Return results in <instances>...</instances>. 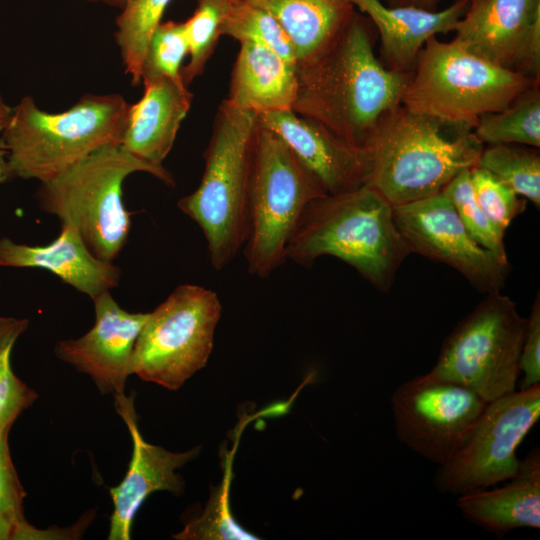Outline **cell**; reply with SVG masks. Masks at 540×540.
I'll return each instance as SVG.
<instances>
[{
  "instance_id": "1",
  "label": "cell",
  "mask_w": 540,
  "mask_h": 540,
  "mask_svg": "<svg viewBox=\"0 0 540 540\" xmlns=\"http://www.w3.org/2000/svg\"><path fill=\"white\" fill-rule=\"evenodd\" d=\"M374 26L355 12L337 40L297 65L292 110L363 147L380 118L401 104L412 74L388 69L374 53Z\"/></svg>"
},
{
  "instance_id": "36",
  "label": "cell",
  "mask_w": 540,
  "mask_h": 540,
  "mask_svg": "<svg viewBox=\"0 0 540 540\" xmlns=\"http://www.w3.org/2000/svg\"><path fill=\"white\" fill-rule=\"evenodd\" d=\"M440 0H387L388 6H412L429 11H436L437 4ZM454 1H467L473 0H454Z\"/></svg>"
},
{
  "instance_id": "6",
  "label": "cell",
  "mask_w": 540,
  "mask_h": 540,
  "mask_svg": "<svg viewBox=\"0 0 540 540\" xmlns=\"http://www.w3.org/2000/svg\"><path fill=\"white\" fill-rule=\"evenodd\" d=\"M257 126L258 115L224 99L204 152L201 181L177 203L200 227L215 270L230 264L244 244L247 189Z\"/></svg>"
},
{
  "instance_id": "18",
  "label": "cell",
  "mask_w": 540,
  "mask_h": 540,
  "mask_svg": "<svg viewBox=\"0 0 540 540\" xmlns=\"http://www.w3.org/2000/svg\"><path fill=\"white\" fill-rule=\"evenodd\" d=\"M0 266L49 271L91 300L117 287L121 276L117 265L92 254L78 230L69 223H61L59 235L46 245L1 238Z\"/></svg>"
},
{
  "instance_id": "10",
  "label": "cell",
  "mask_w": 540,
  "mask_h": 540,
  "mask_svg": "<svg viewBox=\"0 0 540 540\" xmlns=\"http://www.w3.org/2000/svg\"><path fill=\"white\" fill-rule=\"evenodd\" d=\"M222 304L208 288L182 284L148 313L132 355L140 379L178 390L204 368L214 345Z\"/></svg>"
},
{
  "instance_id": "11",
  "label": "cell",
  "mask_w": 540,
  "mask_h": 540,
  "mask_svg": "<svg viewBox=\"0 0 540 540\" xmlns=\"http://www.w3.org/2000/svg\"><path fill=\"white\" fill-rule=\"evenodd\" d=\"M540 418V384L488 402L467 440L435 474L443 493L466 494L513 477L516 449Z\"/></svg>"
},
{
  "instance_id": "17",
  "label": "cell",
  "mask_w": 540,
  "mask_h": 540,
  "mask_svg": "<svg viewBox=\"0 0 540 540\" xmlns=\"http://www.w3.org/2000/svg\"><path fill=\"white\" fill-rule=\"evenodd\" d=\"M114 399L115 409L131 435L133 452L125 477L110 489L113 512L108 539L129 540L134 517L150 494L182 493L184 482L176 471L197 456L198 448L176 453L146 442L137 425L133 397L123 393Z\"/></svg>"
},
{
  "instance_id": "16",
  "label": "cell",
  "mask_w": 540,
  "mask_h": 540,
  "mask_svg": "<svg viewBox=\"0 0 540 540\" xmlns=\"http://www.w3.org/2000/svg\"><path fill=\"white\" fill-rule=\"evenodd\" d=\"M258 125L283 140L326 194L367 184L370 159L366 149L348 142L318 121L289 109L259 115Z\"/></svg>"
},
{
  "instance_id": "39",
  "label": "cell",
  "mask_w": 540,
  "mask_h": 540,
  "mask_svg": "<svg viewBox=\"0 0 540 540\" xmlns=\"http://www.w3.org/2000/svg\"><path fill=\"white\" fill-rule=\"evenodd\" d=\"M10 178L7 161H6V151L0 140V183L5 182Z\"/></svg>"
},
{
  "instance_id": "33",
  "label": "cell",
  "mask_w": 540,
  "mask_h": 540,
  "mask_svg": "<svg viewBox=\"0 0 540 540\" xmlns=\"http://www.w3.org/2000/svg\"><path fill=\"white\" fill-rule=\"evenodd\" d=\"M476 200L489 219L502 231L526 209L527 200L483 167L470 169Z\"/></svg>"
},
{
  "instance_id": "24",
  "label": "cell",
  "mask_w": 540,
  "mask_h": 540,
  "mask_svg": "<svg viewBox=\"0 0 540 540\" xmlns=\"http://www.w3.org/2000/svg\"><path fill=\"white\" fill-rule=\"evenodd\" d=\"M472 131L483 144H519L539 148V84L526 90L508 107L482 115Z\"/></svg>"
},
{
  "instance_id": "14",
  "label": "cell",
  "mask_w": 540,
  "mask_h": 540,
  "mask_svg": "<svg viewBox=\"0 0 540 540\" xmlns=\"http://www.w3.org/2000/svg\"><path fill=\"white\" fill-rule=\"evenodd\" d=\"M453 32L468 51L539 80L540 0H473Z\"/></svg>"
},
{
  "instance_id": "4",
  "label": "cell",
  "mask_w": 540,
  "mask_h": 540,
  "mask_svg": "<svg viewBox=\"0 0 540 540\" xmlns=\"http://www.w3.org/2000/svg\"><path fill=\"white\" fill-rule=\"evenodd\" d=\"M129 105L119 94H86L49 113L23 97L0 139L10 178L46 182L100 148L121 145Z\"/></svg>"
},
{
  "instance_id": "22",
  "label": "cell",
  "mask_w": 540,
  "mask_h": 540,
  "mask_svg": "<svg viewBox=\"0 0 540 540\" xmlns=\"http://www.w3.org/2000/svg\"><path fill=\"white\" fill-rule=\"evenodd\" d=\"M296 90V64L261 44L240 43L226 101L259 116L292 109Z\"/></svg>"
},
{
  "instance_id": "27",
  "label": "cell",
  "mask_w": 540,
  "mask_h": 540,
  "mask_svg": "<svg viewBox=\"0 0 540 540\" xmlns=\"http://www.w3.org/2000/svg\"><path fill=\"white\" fill-rule=\"evenodd\" d=\"M261 44L286 61L296 64L294 47L287 33L267 10L247 0H233L222 25L221 36Z\"/></svg>"
},
{
  "instance_id": "26",
  "label": "cell",
  "mask_w": 540,
  "mask_h": 540,
  "mask_svg": "<svg viewBox=\"0 0 540 540\" xmlns=\"http://www.w3.org/2000/svg\"><path fill=\"white\" fill-rule=\"evenodd\" d=\"M478 166L485 168L514 192L540 206V154L538 148L519 144H489Z\"/></svg>"
},
{
  "instance_id": "7",
  "label": "cell",
  "mask_w": 540,
  "mask_h": 540,
  "mask_svg": "<svg viewBox=\"0 0 540 540\" xmlns=\"http://www.w3.org/2000/svg\"><path fill=\"white\" fill-rule=\"evenodd\" d=\"M539 80L498 66L451 40H427L405 88L401 105L460 129L508 107Z\"/></svg>"
},
{
  "instance_id": "20",
  "label": "cell",
  "mask_w": 540,
  "mask_h": 540,
  "mask_svg": "<svg viewBox=\"0 0 540 540\" xmlns=\"http://www.w3.org/2000/svg\"><path fill=\"white\" fill-rule=\"evenodd\" d=\"M368 15L380 37L382 63L391 70L412 74L427 40L452 32L469 3L454 1L441 11L412 6H386L380 0H351Z\"/></svg>"
},
{
  "instance_id": "21",
  "label": "cell",
  "mask_w": 540,
  "mask_h": 540,
  "mask_svg": "<svg viewBox=\"0 0 540 540\" xmlns=\"http://www.w3.org/2000/svg\"><path fill=\"white\" fill-rule=\"evenodd\" d=\"M500 488L461 494L456 504L469 521L495 533L540 527V450L520 460L517 473Z\"/></svg>"
},
{
  "instance_id": "38",
  "label": "cell",
  "mask_w": 540,
  "mask_h": 540,
  "mask_svg": "<svg viewBox=\"0 0 540 540\" xmlns=\"http://www.w3.org/2000/svg\"><path fill=\"white\" fill-rule=\"evenodd\" d=\"M13 526L12 524L0 514V540H9L13 537Z\"/></svg>"
},
{
  "instance_id": "13",
  "label": "cell",
  "mask_w": 540,
  "mask_h": 540,
  "mask_svg": "<svg viewBox=\"0 0 540 540\" xmlns=\"http://www.w3.org/2000/svg\"><path fill=\"white\" fill-rule=\"evenodd\" d=\"M394 222L411 250L444 263L478 291H500L510 272L469 234L451 201L443 194L393 207Z\"/></svg>"
},
{
  "instance_id": "15",
  "label": "cell",
  "mask_w": 540,
  "mask_h": 540,
  "mask_svg": "<svg viewBox=\"0 0 540 540\" xmlns=\"http://www.w3.org/2000/svg\"><path fill=\"white\" fill-rule=\"evenodd\" d=\"M95 323L76 339L57 342L55 355L76 371L91 378L102 394H123L132 372V355L148 313L129 312L110 291L92 299Z\"/></svg>"
},
{
  "instance_id": "5",
  "label": "cell",
  "mask_w": 540,
  "mask_h": 540,
  "mask_svg": "<svg viewBox=\"0 0 540 540\" xmlns=\"http://www.w3.org/2000/svg\"><path fill=\"white\" fill-rule=\"evenodd\" d=\"M136 172L151 174L168 186L175 183L164 166L139 159L121 145L105 146L40 183L36 200L44 212L73 225L97 258L114 262L131 228V213L122 197L123 183Z\"/></svg>"
},
{
  "instance_id": "19",
  "label": "cell",
  "mask_w": 540,
  "mask_h": 540,
  "mask_svg": "<svg viewBox=\"0 0 540 540\" xmlns=\"http://www.w3.org/2000/svg\"><path fill=\"white\" fill-rule=\"evenodd\" d=\"M142 84L143 96L129 105L121 147L150 164L163 166L193 96L182 80L163 76Z\"/></svg>"
},
{
  "instance_id": "32",
  "label": "cell",
  "mask_w": 540,
  "mask_h": 540,
  "mask_svg": "<svg viewBox=\"0 0 540 540\" xmlns=\"http://www.w3.org/2000/svg\"><path fill=\"white\" fill-rule=\"evenodd\" d=\"M229 483L230 472L228 471L221 487L214 492L203 514L189 521L183 531L173 537L180 540L258 539L238 525L232 517L229 507Z\"/></svg>"
},
{
  "instance_id": "2",
  "label": "cell",
  "mask_w": 540,
  "mask_h": 540,
  "mask_svg": "<svg viewBox=\"0 0 540 540\" xmlns=\"http://www.w3.org/2000/svg\"><path fill=\"white\" fill-rule=\"evenodd\" d=\"M410 254L392 205L368 184L310 201L286 249V259L305 267L322 256L338 258L382 292Z\"/></svg>"
},
{
  "instance_id": "40",
  "label": "cell",
  "mask_w": 540,
  "mask_h": 540,
  "mask_svg": "<svg viewBox=\"0 0 540 540\" xmlns=\"http://www.w3.org/2000/svg\"><path fill=\"white\" fill-rule=\"evenodd\" d=\"M85 1L95 2V3L99 2V3L109 5V6L119 7L122 9L129 0H85Z\"/></svg>"
},
{
  "instance_id": "28",
  "label": "cell",
  "mask_w": 540,
  "mask_h": 540,
  "mask_svg": "<svg viewBox=\"0 0 540 540\" xmlns=\"http://www.w3.org/2000/svg\"><path fill=\"white\" fill-rule=\"evenodd\" d=\"M28 327L27 318L0 316V433L10 432L15 420L38 398L17 377L11 363L15 343Z\"/></svg>"
},
{
  "instance_id": "9",
  "label": "cell",
  "mask_w": 540,
  "mask_h": 540,
  "mask_svg": "<svg viewBox=\"0 0 540 540\" xmlns=\"http://www.w3.org/2000/svg\"><path fill=\"white\" fill-rule=\"evenodd\" d=\"M527 329L516 304L500 291L487 293L444 339L429 371L490 402L514 392Z\"/></svg>"
},
{
  "instance_id": "29",
  "label": "cell",
  "mask_w": 540,
  "mask_h": 540,
  "mask_svg": "<svg viewBox=\"0 0 540 540\" xmlns=\"http://www.w3.org/2000/svg\"><path fill=\"white\" fill-rule=\"evenodd\" d=\"M233 0H197L192 16L184 22L190 60L181 70L186 86L200 76L221 36L223 19Z\"/></svg>"
},
{
  "instance_id": "31",
  "label": "cell",
  "mask_w": 540,
  "mask_h": 540,
  "mask_svg": "<svg viewBox=\"0 0 540 540\" xmlns=\"http://www.w3.org/2000/svg\"><path fill=\"white\" fill-rule=\"evenodd\" d=\"M188 54L184 22H161L152 33L145 51L142 82L163 76L182 80V62Z\"/></svg>"
},
{
  "instance_id": "23",
  "label": "cell",
  "mask_w": 540,
  "mask_h": 540,
  "mask_svg": "<svg viewBox=\"0 0 540 540\" xmlns=\"http://www.w3.org/2000/svg\"><path fill=\"white\" fill-rule=\"evenodd\" d=\"M280 23L295 50L296 62L312 61L342 34L353 15L351 0H247Z\"/></svg>"
},
{
  "instance_id": "25",
  "label": "cell",
  "mask_w": 540,
  "mask_h": 540,
  "mask_svg": "<svg viewBox=\"0 0 540 540\" xmlns=\"http://www.w3.org/2000/svg\"><path fill=\"white\" fill-rule=\"evenodd\" d=\"M171 0H129L116 20L115 40L131 84L142 83V65L149 39Z\"/></svg>"
},
{
  "instance_id": "34",
  "label": "cell",
  "mask_w": 540,
  "mask_h": 540,
  "mask_svg": "<svg viewBox=\"0 0 540 540\" xmlns=\"http://www.w3.org/2000/svg\"><path fill=\"white\" fill-rule=\"evenodd\" d=\"M8 435L9 432L0 433V514L12 524L14 536L15 532L28 522L23 510L26 492L11 458Z\"/></svg>"
},
{
  "instance_id": "12",
  "label": "cell",
  "mask_w": 540,
  "mask_h": 540,
  "mask_svg": "<svg viewBox=\"0 0 540 540\" xmlns=\"http://www.w3.org/2000/svg\"><path fill=\"white\" fill-rule=\"evenodd\" d=\"M488 402L469 388L428 372L400 384L391 396L398 440L438 466L469 437Z\"/></svg>"
},
{
  "instance_id": "8",
  "label": "cell",
  "mask_w": 540,
  "mask_h": 540,
  "mask_svg": "<svg viewBox=\"0 0 540 540\" xmlns=\"http://www.w3.org/2000/svg\"><path fill=\"white\" fill-rule=\"evenodd\" d=\"M326 194L283 140L257 126L251 153L242 247L250 274L267 278L286 249L307 204Z\"/></svg>"
},
{
  "instance_id": "3",
  "label": "cell",
  "mask_w": 540,
  "mask_h": 540,
  "mask_svg": "<svg viewBox=\"0 0 540 540\" xmlns=\"http://www.w3.org/2000/svg\"><path fill=\"white\" fill-rule=\"evenodd\" d=\"M449 127L398 105L384 114L363 147L370 159L367 184L391 205L439 194L457 175L478 165L483 143L472 130Z\"/></svg>"
},
{
  "instance_id": "35",
  "label": "cell",
  "mask_w": 540,
  "mask_h": 540,
  "mask_svg": "<svg viewBox=\"0 0 540 540\" xmlns=\"http://www.w3.org/2000/svg\"><path fill=\"white\" fill-rule=\"evenodd\" d=\"M523 379L520 389L540 384V295L537 293L527 318V329L520 356Z\"/></svg>"
},
{
  "instance_id": "30",
  "label": "cell",
  "mask_w": 540,
  "mask_h": 540,
  "mask_svg": "<svg viewBox=\"0 0 540 540\" xmlns=\"http://www.w3.org/2000/svg\"><path fill=\"white\" fill-rule=\"evenodd\" d=\"M441 193L451 201L471 237L501 262L509 263L504 243L505 232L500 230L479 206L470 170L457 175Z\"/></svg>"
},
{
  "instance_id": "37",
  "label": "cell",
  "mask_w": 540,
  "mask_h": 540,
  "mask_svg": "<svg viewBox=\"0 0 540 540\" xmlns=\"http://www.w3.org/2000/svg\"><path fill=\"white\" fill-rule=\"evenodd\" d=\"M13 113V107L9 106L0 95V132L4 130Z\"/></svg>"
}]
</instances>
